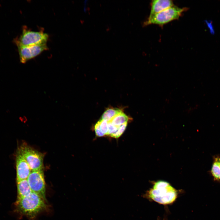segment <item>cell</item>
Instances as JSON below:
<instances>
[{
	"label": "cell",
	"instance_id": "12",
	"mask_svg": "<svg viewBox=\"0 0 220 220\" xmlns=\"http://www.w3.org/2000/svg\"><path fill=\"white\" fill-rule=\"evenodd\" d=\"M122 112V111L121 110L117 108H108L103 113L101 119L109 122L116 116Z\"/></svg>",
	"mask_w": 220,
	"mask_h": 220
},
{
	"label": "cell",
	"instance_id": "19",
	"mask_svg": "<svg viewBox=\"0 0 220 220\" xmlns=\"http://www.w3.org/2000/svg\"><path fill=\"white\" fill-rule=\"evenodd\" d=\"M206 22L207 23V26L209 27V29L210 30V32H211V33L212 34H213L214 33V29L213 28V26H212V25L211 23L210 22L207 21H206Z\"/></svg>",
	"mask_w": 220,
	"mask_h": 220
},
{
	"label": "cell",
	"instance_id": "4",
	"mask_svg": "<svg viewBox=\"0 0 220 220\" xmlns=\"http://www.w3.org/2000/svg\"><path fill=\"white\" fill-rule=\"evenodd\" d=\"M19 149L31 171L43 170L44 155L43 154L25 143L23 144Z\"/></svg>",
	"mask_w": 220,
	"mask_h": 220
},
{
	"label": "cell",
	"instance_id": "10",
	"mask_svg": "<svg viewBox=\"0 0 220 220\" xmlns=\"http://www.w3.org/2000/svg\"><path fill=\"white\" fill-rule=\"evenodd\" d=\"M17 200L28 196L32 192L27 179L17 182Z\"/></svg>",
	"mask_w": 220,
	"mask_h": 220
},
{
	"label": "cell",
	"instance_id": "5",
	"mask_svg": "<svg viewBox=\"0 0 220 220\" xmlns=\"http://www.w3.org/2000/svg\"><path fill=\"white\" fill-rule=\"evenodd\" d=\"M149 196L159 203L166 204L173 203L176 199L177 194L175 189L170 185L164 188L151 189Z\"/></svg>",
	"mask_w": 220,
	"mask_h": 220
},
{
	"label": "cell",
	"instance_id": "14",
	"mask_svg": "<svg viewBox=\"0 0 220 220\" xmlns=\"http://www.w3.org/2000/svg\"><path fill=\"white\" fill-rule=\"evenodd\" d=\"M127 125V123L123 124L120 126L118 128L116 131L110 136L111 137L115 138H118L120 137L124 132Z\"/></svg>",
	"mask_w": 220,
	"mask_h": 220
},
{
	"label": "cell",
	"instance_id": "3",
	"mask_svg": "<svg viewBox=\"0 0 220 220\" xmlns=\"http://www.w3.org/2000/svg\"><path fill=\"white\" fill-rule=\"evenodd\" d=\"M49 35L43 31H34L24 26L21 34L14 40L17 46H24L46 44Z\"/></svg>",
	"mask_w": 220,
	"mask_h": 220
},
{
	"label": "cell",
	"instance_id": "6",
	"mask_svg": "<svg viewBox=\"0 0 220 220\" xmlns=\"http://www.w3.org/2000/svg\"><path fill=\"white\" fill-rule=\"evenodd\" d=\"M27 180L32 192L39 195L46 201L43 170L31 171Z\"/></svg>",
	"mask_w": 220,
	"mask_h": 220
},
{
	"label": "cell",
	"instance_id": "13",
	"mask_svg": "<svg viewBox=\"0 0 220 220\" xmlns=\"http://www.w3.org/2000/svg\"><path fill=\"white\" fill-rule=\"evenodd\" d=\"M211 173L215 180L220 181V163L219 158H216L211 168Z\"/></svg>",
	"mask_w": 220,
	"mask_h": 220
},
{
	"label": "cell",
	"instance_id": "11",
	"mask_svg": "<svg viewBox=\"0 0 220 220\" xmlns=\"http://www.w3.org/2000/svg\"><path fill=\"white\" fill-rule=\"evenodd\" d=\"M128 120V116L122 112L116 116L109 121L114 126L119 127L121 125L127 123Z\"/></svg>",
	"mask_w": 220,
	"mask_h": 220
},
{
	"label": "cell",
	"instance_id": "2",
	"mask_svg": "<svg viewBox=\"0 0 220 220\" xmlns=\"http://www.w3.org/2000/svg\"><path fill=\"white\" fill-rule=\"evenodd\" d=\"M188 9V8L186 7L180 8L174 5L148 17L144 22L143 26L156 24L162 27L173 20L178 19Z\"/></svg>",
	"mask_w": 220,
	"mask_h": 220
},
{
	"label": "cell",
	"instance_id": "15",
	"mask_svg": "<svg viewBox=\"0 0 220 220\" xmlns=\"http://www.w3.org/2000/svg\"><path fill=\"white\" fill-rule=\"evenodd\" d=\"M98 121L101 130L105 135H107L108 130V122L101 119Z\"/></svg>",
	"mask_w": 220,
	"mask_h": 220
},
{
	"label": "cell",
	"instance_id": "1",
	"mask_svg": "<svg viewBox=\"0 0 220 220\" xmlns=\"http://www.w3.org/2000/svg\"><path fill=\"white\" fill-rule=\"evenodd\" d=\"M46 201L37 194L32 192L28 196L17 200L16 203L18 213L29 220H35L37 216L46 209Z\"/></svg>",
	"mask_w": 220,
	"mask_h": 220
},
{
	"label": "cell",
	"instance_id": "20",
	"mask_svg": "<svg viewBox=\"0 0 220 220\" xmlns=\"http://www.w3.org/2000/svg\"><path fill=\"white\" fill-rule=\"evenodd\" d=\"M219 161L220 163V158H219Z\"/></svg>",
	"mask_w": 220,
	"mask_h": 220
},
{
	"label": "cell",
	"instance_id": "18",
	"mask_svg": "<svg viewBox=\"0 0 220 220\" xmlns=\"http://www.w3.org/2000/svg\"><path fill=\"white\" fill-rule=\"evenodd\" d=\"M94 129L96 135L98 137H102L104 136L105 134L101 130L98 121L95 124Z\"/></svg>",
	"mask_w": 220,
	"mask_h": 220
},
{
	"label": "cell",
	"instance_id": "7",
	"mask_svg": "<svg viewBox=\"0 0 220 220\" xmlns=\"http://www.w3.org/2000/svg\"><path fill=\"white\" fill-rule=\"evenodd\" d=\"M20 61L23 64L48 49L46 44L32 46H17Z\"/></svg>",
	"mask_w": 220,
	"mask_h": 220
},
{
	"label": "cell",
	"instance_id": "9",
	"mask_svg": "<svg viewBox=\"0 0 220 220\" xmlns=\"http://www.w3.org/2000/svg\"><path fill=\"white\" fill-rule=\"evenodd\" d=\"M150 5V11L148 17L174 6L173 1L171 0H153L151 1Z\"/></svg>",
	"mask_w": 220,
	"mask_h": 220
},
{
	"label": "cell",
	"instance_id": "17",
	"mask_svg": "<svg viewBox=\"0 0 220 220\" xmlns=\"http://www.w3.org/2000/svg\"><path fill=\"white\" fill-rule=\"evenodd\" d=\"M118 127L112 124L110 122H108V130L107 135H110L114 133L116 131Z\"/></svg>",
	"mask_w": 220,
	"mask_h": 220
},
{
	"label": "cell",
	"instance_id": "8",
	"mask_svg": "<svg viewBox=\"0 0 220 220\" xmlns=\"http://www.w3.org/2000/svg\"><path fill=\"white\" fill-rule=\"evenodd\" d=\"M16 167L17 182L27 179L31 170L19 149L16 155Z\"/></svg>",
	"mask_w": 220,
	"mask_h": 220
},
{
	"label": "cell",
	"instance_id": "16",
	"mask_svg": "<svg viewBox=\"0 0 220 220\" xmlns=\"http://www.w3.org/2000/svg\"><path fill=\"white\" fill-rule=\"evenodd\" d=\"M170 185V184L166 182L162 181H158L155 183L153 188L154 189H161L166 188Z\"/></svg>",
	"mask_w": 220,
	"mask_h": 220
}]
</instances>
